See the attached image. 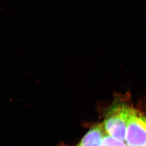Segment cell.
<instances>
[{
    "label": "cell",
    "mask_w": 146,
    "mask_h": 146,
    "mask_svg": "<svg viewBox=\"0 0 146 146\" xmlns=\"http://www.w3.org/2000/svg\"><path fill=\"white\" fill-rule=\"evenodd\" d=\"M146 146V145H144V146Z\"/></svg>",
    "instance_id": "5"
},
{
    "label": "cell",
    "mask_w": 146,
    "mask_h": 146,
    "mask_svg": "<svg viewBox=\"0 0 146 146\" xmlns=\"http://www.w3.org/2000/svg\"><path fill=\"white\" fill-rule=\"evenodd\" d=\"M125 140L128 146L146 145V117L134 109L128 122Z\"/></svg>",
    "instance_id": "2"
},
{
    "label": "cell",
    "mask_w": 146,
    "mask_h": 146,
    "mask_svg": "<svg viewBox=\"0 0 146 146\" xmlns=\"http://www.w3.org/2000/svg\"><path fill=\"white\" fill-rule=\"evenodd\" d=\"M101 146H128L123 141H119L114 138L105 135L103 138Z\"/></svg>",
    "instance_id": "4"
},
{
    "label": "cell",
    "mask_w": 146,
    "mask_h": 146,
    "mask_svg": "<svg viewBox=\"0 0 146 146\" xmlns=\"http://www.w3.org/2000/svg\"><path fill=\"white\" fill-rule=\"evenodd\" d=\"M104 133L103 125H96L85 135L77 146H101Z\"/></svg>",
    "instance_id": "3"
},
{
    "label": "cell",
    "mask_w": 146,
    "mask_h": 146,
    "mask_svg": "<svg viewBox=\"0 0 146 146\" xmlns=\"http://www.w3.org/2000/svg\"><path fill=\"white\" fill-rule=\"evenodd\" d=\"M132 110L133 108L123 104L111 107L103 124L106 134L119 141H125L127 126Z\"/></svg>",
    "instance_id": "1"
}]
</instances>
